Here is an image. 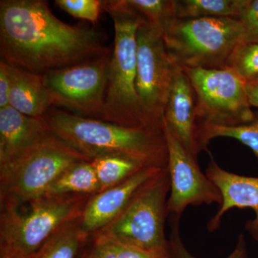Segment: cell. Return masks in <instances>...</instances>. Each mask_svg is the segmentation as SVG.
<instances>
[{
	"label": "cell",
	"mask_w": 258,
	"mask_h": 258,
	"mask_svg": "<svg viewBox=\"0 0 258 258\" xmlns=\"http://www.w3.org/2000/svg\"><path fill=\"white\" fill-rule=\"evenodd\" d=\"M136 90L139 108L149 128L164 132V108L176 66L161 35L144 22L137 30Z\"/></svg>",
	"instance_id": "obj_9"
},
{
	"label": "cell",
	"mask_w": 258,
	"mask_h": 258,
	"mask_svg": "<svg viewBox=\"0 0 258 258\" xmlns=\"http://www.w3.org/2000/svg\"><path fill=\"white\" fill-rule=\"evenodd\" d=\"M243 0H174L178 19H237Z\"/></svg>",
	"instance_id": "obj_19"
},
{
	"label": "cell",
	"mask_w": 258,
	"mask_h": 258,
	"mask_svg": "<svg viewBox=\"0 0 258 258\" xmlns=\"http://www.w3.org/2000/svg\"><path fill=\"white\" fill-rule=\"evenodd\" d=\"M246 91L250 106L258 108V83H246Z\"/></svg>",
	"instance_id": "obj_29"
},
{
	"label": "cell",
	"mask_w": 258,
	"mask_h": 258,
	"mask_svg": "<svg viewBox=\"0 0 258 258\" xmlns=\"http://www.w3.org/2000/svg\"><path fill=\"white\" fill-rule=\"evenodd\" d=\"M164 130L198 162V100L189 76L176 66L164 113Z\"/></svg>",
	"instance_id": "obj_12"
},
{
	"label": "cell",
	"mask_w": 258,
	"mask_h": 258,
	"mask_svg": "<svg viewBox=\"0 0 258 258\" xmlns=\"http://www.w3.org/2000/svg\"><path fill=\"white\" fill-rule=\"evenodd\" d=\"M100 191L101 188L92 162L83 161L64 171L52 183L44 196L94 195Z\"/></svg>",
	"instance_id": "obj_18"
},
{
	"label": "cell",
	"mask_w": 258,
	"mask_h": 258,
	"mask_svg": "<svg viewBox=\"0 0 258 258\" xmlns=\"http://www.w3.org/2000/svg\"><path fill=\"white\" fill-rule=\"evenodd\" d=\"M81 258H88L87 256H86V250L84 251V252H83V254H82V256H81Z\"/></svg>",
	"instance_id": "obj_31"
},
{
	"label": "cell",
	"mask_w": 258,
	"mask_h": 258,
	"mask_svg": "<svg viewBox=\"0 0 258 258\" xmlns=\"http://www.w3.org/2000/svg\"><path fill=\"white\" fill-rule=\"evenodd\" d=\"M10 81L3 61H0V109L10 106Z\"/></svg>",
	"instance_id": "obj_28"
},
{
	"label": "cell",
	"mask_w": 258,
	"mask_h": 258,
	"mask_svg": "<svg viewBox=\"0 0 258 258\" xmlns=\"http://www.w3.org/2000/svg\"><path fill=\"white\" fill-rule=\"evenodd\" d=\"M205 174L221 192L222 201L218 211L208 224L209 232L220 228L226 212L232 208H250L254 219L246 222L244 227L254 240L258 242V177L239 175L222 169L212 159Z\"/></svg>",
	"instance_id": "obj_14"
},
{
	"label": "cell",
	"mask_w": 258,
	"mask_h": 258,
	"mask_svg": "<svg viewBox=\"0 0 258 258\" xmlns=\"http://www.w3.org/2000/svg\"><path fill=\"white\" fill-rule=\"evenodd\" d=\"M111 54L42 75L53 106L79 116L101 119Z\"/></svg>",
	"instance_id": "obj_10"
},
{
	"label": "cell",
	"mask_w": 258,
	"mask_h": 258,
	"mask_svg": "<svg viewBox=\"0 0 258 258\" xmlns=\"http://www.w3.org/2000/svg\"><path fill=\"white\" fill-rule=\"evenodd\" d=\"M169 192L167 166L137 191L113 221L93 236L149 250L168 252L169 240L166 237L165 222L169 215Z\"/></svg>",
	"instance_id": "obj_7"
},
{
	"label": "cell",
	"mask_w": 258,
	"mask_h": 258,
	"mask_svg": "<svg viewBox=\"0 0 258 258\" xmlns=\"http://www.w3.org/2000/svg\"><path fill=\"white\" fill-rule=\"evenodd\" d=\"M164 169L144 167L123 182L93 195L80 217L84 232L91 237L113 221L124 210L137 191Z\"/></svg>",
	"instance_id": "obj_13"
},
{
	"label": "cell",
	"mask_w": 258,
	"mask_h": 258,
	"mask_svg": "<svg viewBox=\"0 0 258 258\" xmlns=\"http://www.w3.org/2000/svg\"><path fill=\"white\" fill-rule=\"evenodd\" d=\"M180 217H171V231L169 239V252L171 258H196L185 247L179 234ZM226 258H248L247 244L243 234L239 235L235 249Z\"/></svg>",
	"instance_id": "obj_25"
},
{
	"label": "cell",
	"mask_w": 258,
	"mask_h": 258,
	"mask_svg": "<svg viewBox=\"0 0 258 258\" xmlns=\"http://www.w3.org/2000/svg\"><path fill=\"white\" fill-rule=\"evenodd\" d=\"M49 130L42 118L29 116L13 107L0 109V165L9 161Z\"/></svg>",
	"instance_id": "obj_16"
},
{
	"label": "cell",
	"mask_w": 258,
	"mask_h": 258,
	"mask_svg": "<svg viewBox=\"0 0 258 258\" xmlns=\"http://www.w3.org/2000/svg\"><path fill=\"white\" fill-rule=\"evenodd\" d=\"M55 3L71 16L93 24L98 21L103 9V1L100 0H56Z\"/></svg>",
	"instance_id": "obj_26"
},
{
	"label": "cell",
	"mask_w": 258,
	"mask_h": 258,
	"mask_svg": "<svg viewBox=\"0 0 258 258\" xmlns=\"http://www.w3.org/2000/svg\"><path fill=\"white\" fill-rule=\"evenodd\" d=\"M0 258H33V255H28L8 247H0Z\"/></svg>",
	"instance_id": "obj_30"
},
{
	"label": "cell",
	"mask_w": 258,
	"mask_h": 258,
	"mask_svg": "<svg viewBox=\"0 0 258 258\" xmlns=\"http://www.w3.org/2000/svg\"><path fill=\"white\" fill-rule=\"evenodd\" d=\"M43 118L51 132L91 160L115 156L149 167L168 166L164 132L129 128L55 108H50Z\"/></svg>",
	"instance_id": "obj_2"
},
{
	"label": "cell",
	"mask_w": 258,
	"mask_h": 258,
	"mask_svg": "<svg viewBox=\"0 0 258 258\" xmlns=\"http://www.w3.org/2000/svg\"><path fill=\"white\" fill-rule=\"evenodd\" d=\"M92 196H43L27 203L26 211L0 205V247L33 255L61 227L81 217Z\"/></svg>",
	"instance_id": "obj_6"
},
{
	"label": "cell",
	"mask_w": 258,
	"mask_h": 258,
	"mask_svg": "<svg viewBox=\"0 0 258 258\" xmlns=\"http://www.w3.org/2000/svg\"><path fill=\"white\" fill-rule=\"evenodd\" d=\"M2 61L10 81V106L23 114L42 118L53 106V102L42 75Z\"/></svg>",
	"instance_id": "obj_15"
},
{
	"label": "cell",
	"mask_w": 258,
	"mask_h": 258,
	"mask_svg": "<svg viewBox=\"0 0 258 258\" xmlns=\"http://www.w3.org/2000/svg\"><path fill=\"white\" fill-rule=\"evenodd\" d=\"M91 161L49 129L0 165V205L19 206L41 198L64 171Z\"/></svg>",
	"instance_id": "obj_4"
},
{
	"label": "cell",
	"mask_w": 258,
	"mask_h": 258,
	"mask_svg": "<svg viewBox=\"0 0 258 258\" xmlns=\"http://www.w3.org/2000/svg\"><path fill=\"white\" fill-rule=\"evenodd\" d=\"M218 137L236 139L249 148L258 159V115L252 121L237 126L198 125V144L200 152L207 150L210 141Z\"/></svg>",
	"instance_id": "obj_20"
},
{
	"label": "cell",
	"mask_w": 258,
	"mask_h": 258,
	"mask_svg": "<svg viewBox=\"0 0 258 258\" xmlns=\"http://www.w3.org/2000/svg\"><path fill=\"white\" fill-rule=\"evenodd\" d=\"M183 70L196 93L198 125L237 126L255 118L246 83L233 70Z\"/></svg>",
	"instance_id": "obj_8"
},
{
	"label": "cell",
	"mask_w": 258,
	"mask_h": 258,
	"mask_svg": "<svg viewBox=\"0 0 258 258\" xmlns=\"http://www.w3.org/2000/svg\"><path fill=\"white\" fill-rule=\"evenodd\" d=\"M86 254L88 258H171L169 251L149 250L98 236L91 237Z\"/></svg>",
	"instance_id": "obj_22"
},
{
	"label": "cell",
	"mask_w": 258,
	"mask_h": 258,
	"mask_svg": "<svg viewBox=\"0 0 258 258\" xmlns=\"http://www.w3.org/2000/svg\"><path fill=\"white\" fill-rule=\"evenodd\" d=\"M243 30L242 43L258 42V0H243L237 15Z\"/></svg>",
	"instance_id": "obj_27"
},
{
	"label": "cell",
	"mask_w": 258,
	"mask_h": 258,
	"mask_svg": "<svg viewBox=\"0 0 258 258\" xmlns=\"http://www.w3.org/2000/svg\"><path fill=\"white\" fill-rule=\"evenodd\" d=\"M103 10L113 20L115 37L100 120L129 128L152 129L141 113L136 90L137 30L147 20L126 0L103 1Z\"/></svg>",
	"instance_id": "obj_3"
},
{
	"label": "cell",
	"mask_w": 258,
	"mask_h": 258,
	"mask_svg": "<svg viewBox=\"0 0 258 258\" xmlns=\"http://www.w3.org/2000/svg\"><path fill=\"white\" fill-rule=\"evenodd\" d=\"M94 28L61 21L42 0L0 1V55L7 63L44 75L111 53Z\"/></svg>",
	"instance_id": "obj_1"
},
{
	"label": "cell",
	"mask_w": 258,
	"mask_h": 258,
	"mask_svg": "<svg viewBox=\"0 0 258 258\" xmlns=\"http://www.w3.org/2000/svg\"><path fill=\"white\" fill-rule=\"evenodd\" d=\"M101 191L123 182L144 166L137 161L115 156H103L91 161ZM100 191V192H101Z\"/></svg>",
	"instance_id": "obj_21"
},
{
	"label": "cell",
	"mask_w": 258,
	"mask_h": 258,
	"mask_svg": "<svg viewBox=\"0 0 258 258\" xmlns=\"http://www.w3.org/2000/svg\"><path fill=\"white\" fill-rule=\"evenodd\" d=\"M148 23L161 35L166 27L176 18L174 0H126Z\"/></svg>",
	"instance_id": "obj_23"
},
{
	"label": "cell",
	"mask_w": 258,
	"mask_h": 258,
	"mask_svg": "<svg viewBox=\"0 0 258 258\" xmlns=\"http://www.w3.org/2000/svg\"><path fill=\"white\" fill-rule=\"evenodd\" d=\"M161 37L180 69H224L242 43L243 30L235 18H176Z\"/></svg>",
	"instance_id": "obj_5"
},
{
	"label": "cell",
	"mask_w": 258,
	"mask_h": 258,
	"mask_svg": "<svg viewBox=\"0 0 258 258\" xmlns=\"http://www.w3.org/2000/svg\"><path fill=\"white\" fill-rule=\"evenodd\" d=\"M167 142L170 179V196L167 211L171 217H181L189 206L221 205L222 198L218 187L204 174L195 160L169 132L164 130Z\"/></svg>",
	"instance_id": "obj_11"
},
{
	"label": "cell",
	"mask_w": 258,
	"mask_h": 258,
	"mask_svg": "<svg viewBox=\"0 0 258 258\" xmlns=\"http://www.w3.org/2000/svg\"><path fill=\"white\" fill-rule=\"evenodd\" d=\"M227 68L233 70L246 83H258V42L239 45Z\"/></svg>",
	"instance_id": "obj_24"
},
{
	"label": "cell",
	"mask_w": 258,
	"mask_h": 258,
	"mask_svg": "<svg viewBox=\"0 0 258 258\" xmlns=\"http://www.w3.org/2000/svg\"><path fill=\"white\" fill-rule=\"evenodd\" d=\"M90 241L91 237L81 227L79 217L57 230L33 258H81Z\"/></svg>",
	"instance_id": "obj_17"
}]
</instances>
